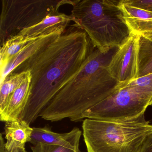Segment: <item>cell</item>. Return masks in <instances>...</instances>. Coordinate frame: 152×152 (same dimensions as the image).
<instances>
[{
	"mask_svg": "<svg viewBox=\"0 0 152 152\" xmlns=\"http://www.w3.org/2000/svg\"><path fill=\"white\" fill-rule=\"evenodd\" d=\"M5 136L7 152H27L25 145L31 142L33 129L23 120L6 122Z\"/></svg>",
	"mask_w": 152,
	"mask_h": 152,
	"instance_id": "obj_9",
	"label": "cell"
},
{
	"mask_svg": "<svg viewBox=\"0 0 152 152\" xmlns=\"http://www.w3.org/2000/svg\"><path fill=\"white\" fill-rule=\"evenodd\" d=\"M141 152H152V132L148 137Z\"/></svg>",
	"mask_w": 152,
	"mask_h": 152,
	"instance_id": "obj_20",
	"label": "cell"
},
{
	"mask_svg": "<svg viewBox=\"0 0 152 152\" xmlns=\"http://www.w3.org/2000/svg\"><path fill=\"white\" fill-rule=\"evenodd\" d=\"M152 105V90L127 86L116 90L83 114L82 119L120 121L136 118Z\"/></svg>",
	"mask_w": 152,
	"mask_h": 152,
	"instance_id": "obj_6",
	"label": "cell"
},
{
	"mask_svg": "<svg viewBox=\"0 0 152 152\" xmlns=\"http://www.w3.org/2000/svg\"><path fill=\"white\" fill-rule=\"evenodd\" d=\"M124 21L131 32L142 38L152 40V18H125Z\"/></svg>",
	"mask_w": 152,
	"mask_h": 152,
	"instance_id": "obj_16",
	"label": "cell"
},
{
	"mask_svg": "<svg viewBox=\"0 0 152 152\" xmlns=\"http://www.w3.org/2000/svg\"><path fill=\"white\" fill-rule=\"evenodd\" d=\"M31 143L33 145L41 143L62 146L74 150H79L82 131L75 127L66 133L54 132L47 126L42 128H33Z\"/></svg>",
	"mask_w": 152,
	"mask_h": 152,
	"instance_id": "obj_8",
	"label": "cell"
},
{
	"mask_svg": "<svg viewBox=\"0 0 152 152\" xmlns=\"http://www.w3.org/2000/svg\"><path fill=\"white\" fill-rule=\"evenodd\" d=\"M118 48L102 53L93 47L84 64L40 114L46 121L68 118L83 121V114L112 95L118 83L111 76L108 65Z\"/></svg>",
	"mask_w": 152,
	"mask_h": 152,
	"instance_id": "obj_2",
	"label": "cell"
},
{
	"mask_svg": "<svg viewBox=\"0 0 152 152\" xmlns=\"http://www.w3.org/2000/svg\"><path fill=\"white\" fill-rule=\"evenodd\" d=\"M82 129L87 152H141L152 124L143 113L124 121L87 118Z\"/></svg>",
	"mask_w": 152,
	"mask_h": 152,
	"instance_id": "obj_4",
	"label": "cell"
},
{
	"mask_svg": "<svg viewBox=\"0 0 152 152\" xmlns=\"http://www.w3.org/2000/svg\"><path fill=\"white\" fill-rule=\"evenodd\" d=\"M124 3L152 12V0H123Z\"/></svg>",
	"mask_w": 152,
	"mask_h": 152,
	"instance_id": "obj_19",
	"label": "cell"
},
{
	"mask_svg": "<svg viewBox=\"0 0 152 152\" xmlns=\"http://www.w3.org/2000/svg\"><path fill=\"white\" fill-rule=\"evenodd\" d=\"M31 80V73L26 72V75L21 84L10 96L4 112L0 114L1 121L6 122L19 119L29 100Z\"/></svg>",
	"mask_w": 152,
	"mask_h": 152,
	"instance_id": "obj_10",
	"label": "cell"
},
{
	"mask_svg": "<svg viewBox=\"0 0 152 152\" xmlns=\"http://www.w3.org/2000/svg\"><path fill=\"white\" fill-rule=\"evenodd\" d=\"M39 37L28 38L22 35H17L9 39L1 46V73L4 71L8 65L26 45Z\"/></svg>",
	"mask_w": 152,
	"mask_h": 152,
	"instance_id": "obj_13",
	"label": "cell"
},
{
	"mask_svg": "<svg viewBox=\"0 0 152 152\" xmlns=\"http://www.w3.org/2000/svg\"><path fill=\"white\" fill-rule=\"evenodd\" d=\"M26 72L9 75L1 83L0 89V114L6 108L10 98L23 80Z\"/></svg>",
	"mask_w": 152,
	"mask_h": 152,
	"instance_id": "obj_14",
	"label": "cell"
},
{
	"mask_svg": "<svg viewBox=\"0 0 152 152\" xmlns=\"http://www.w3.org/2000/svg\"><path fill=\"white\" fill-rule=\"evenodd\" d=\"M77 1L70 0H2L0 16V43L21 31L32 27L50 15L59 12L65 4L73 6Z\"/></svg>",
	"mask_w": 152,
	"mask_h": 152,
	"instance_id": "obj_5",
	"label": "cell"
},
{
	"mask_svg": "<svg viewBox=\"0 0 152 152\" xmlns=\"http://www.w3.org/2000/svg\"><path fill=\"white\" fill-rule=\"evenodd\" d=\"M91 45L83 30L72 26L10 73L30 72L31 75L30 97L18 120L30 125L39 116L57 93L80 70L93 48Z\"/></svg>",
	"mask_w": 152,
	"mask_h": 152,
	"instance_id": "obj_1",
	"label": "cell"
},
{
	"mask_svg": "<svg viewBox=\"0 0 152 152\" xmlns=\"http://www.w3.org/2000/svg\"><path fill=\"white\" fill-rule=\"evenodd\" d=\"M138 78L152 73V40L140 37L139 42Z\"/></svg>",
	"mask_w": 152,
	"mask_h": 152,
	"instance_id": "obj_15",
	"label": "cell"
},
{
	"mask_svg": "<svg viewBox=\"0 0 152 152\" xmlns=\"http://www.w3.org/2000/svg\"><path fill=\"white\" fill-rule=\"evenodd\" d=\"M0 152H6V148H5V141H4V138L3 137V135L2 133L1 134L0 137Z\"/></svg>",
	"mask_w": 152,
	"mask_h": 152,
	"instance_id": "obj_21",
	"label": "cell"
},
{
	"mask_svg": "<svg viewBox=\"0 0 152 152\" xmlns=\"http://www.w3.org/2000/svg\"><path fill=\"white\" fill-rule=\"evenodd\" d=\"M120 1L77 0L72 6V26L83 30L102 53L119 48L131 32L119 7Z\"/></svg>",
	"mask_w": 152,
	"mask_h": 152,
	"instance_id": "obj_3",
	"label": "cell"
},
{
	"mask_svg": "<svg viewBox=\"0 0 152 152\" xmlns=\"http://www.w3.org/2000/svg\"><path fill=\"white\" fill-rule=\"evenodd\" d=\"M127 86H138L152 90V73L138 78L135 80L124 85L121 88Z\"/></svg>",
	"mask_w": 152,
	"mask_h": 152,
	"instance_id": "obj_18",
	"label": "cell"
},
{
	"mask_svg": "<svg viewBox=\"0 0 152 152\" xmlns=\"http://www.w3.org/2000/svg\"><path fill=\"white\" fill-rule=\"evenodd\" d=\"M33 152H82L57 145L39 143L31 147Z\"/></svg>",
	"mask_w": 152,
	"mask_h": 152,
	"instance_id": "obj_17",
	"label": "cell"
},
{
	"mask_svg": "<svg viewBox=\"0 0 152 152\" xmlns=\"http://www.w3.org/2000/svg\"><path fill=\"white\" fill-rule=\"evenodd\" d=\"M63 34L60 32L52 33L39 37L28 43L8 65L4 71L1 73V83L27 58L37 53Z\"/></svg>",
	"mask_w": 152,
	"mask_h": 152,
	"instance_id": "obj_12",
	"label": "cell"
},
{
	"mask_svg": "<svg viewBox=\"0 0 152 152\" xmlns=\"http://www.w3.org/2000/svg\"><path fill=\"white\" fill-rule=\"evenodd\" d=\"M74 19L71 15L58 12L46 17L39 23L24 29L17 35L28 38H34L48 35L52 33H64ZM17 36V35H16Z\"/></svg>",
	"mask_w": 152,
	"mask_h": 152,
	"instance_id": "obj_11",
	"label": "cell"
},
{
	"mask_svg": "<svg viewBox=\"0 0 152 152\" xmlns=\"http://www.w3.org/2000/svg\"><path fill=\"white\" fill-rule=\"evenodd\" d=\"M140 36L131 32L116 50L108 65L112 77L118 82L117 89L138 78L139 50Z\"/></svg>",
	"mask_w": 152,
	"mask_h": 152,
	"instance_id": "obj_7",
	"label": "cell"
}]
</instances>
